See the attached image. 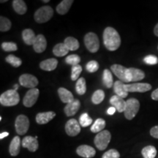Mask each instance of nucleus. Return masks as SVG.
I'll list each match as a JSON object with an SVG mask.
<instances>
[{
  "mask_svg": "<svg viewBox=\"0 0 158 158\" xmlns=\"http://www.w3.org/2000/svg\"><path fill=\"white\" fill-rule=\"evenodd\" d=\"M73 3V0H63L57 5L56 12L60 15L66 14L70 10Z\"/></svg>",
  "mask_w": 158,
  "mask_h": 158,
  "instance_id": "25",
  "label": "nucleus"
},
{
  "mask_svg": "<svg viewBox=\"0 0 158 158\" xmlns=\"http://www.w3.org/2000/svg\"><path fill=\"white\" fill-rule=\"evenodd\" d=\"M55 116H56V113L54 111L42 112L37 114L36 122L39 124H45L52 120Z\"/></svg>",
  "mask_w": 158,
  "mask_h": 158,
  "instance_id": "18",
  "label": "nucleus"
},
{
  "mask_svg": "<svg viewBox=\"0 0 158 158\" xmlns=\"http://www.w3.org/2000/svg\"><path fill=\"white\" fill-rule=\"evenodd\" d=\"M125 84L121 81H116L114 84V91L116 93V95L122 98H126L128 95V92L124 88Z\"/></svg>",
  "mask_w": 158,
  "mask_h": 158,
  "instance_id": "23",
  "label": "nucleus"
},
{
  "mask_svg": "<svg viewBox=\"0 0 158 158\" xmlns=\"http://www.w3.org/2000/svg\"><path fill=\"white\" fill-rule=\"evenodd\" d=\"M145 78V73L140 69L128 68V81L129 82H135Z\"/></svg>",
  "mask_w": 158,
  "mask_h": 158,
  "instance_id": "15",
  "label": "nucleus"
},
{
  "mask_svg": "<svg viewBox=\"0 0 158 158\" xmlns=\"http://www.w3.org/2000/svg\"><path fill=\"white\" fill-rule=\"evenodd\" d=\"M47 47V41L44 35H38L35 38V40L33 43V48L35 52L40 54L43 53Z\"/></svg>",
  "mask_w": 158,
  "mask_h": 158,
  "instance_id": "16",
  "label": "nucleus"
},
{
  "mask_svg": "<svg viewBox=\"0 0 158 158\" xmlns=\"http://www.w3.org/2000/svg\"><path fill=\"white\" fill-rule=\"evenodd\" d=\"M102 81L105 86L107 88H110L114 86L113 76L110 70L106 69L103 71V75H102Z\"/></svg>",
  "mask_w": 158,
  "mask_h": 158,
  "instance_id": "30",
  "label": "nucleus"
},
{
  "mask_svg": "<svg viewBox=\"0 0 158 158\" xmlns=\"http://www.w3.org/2000/svg\"><path fill=\"white\" fill-rule=\"evenodd\" d=\"M58 94L60 100H62L63 102H64V103L68 104L75 100L73 94L71 93L70 91L66 89L65 88H59L58 89Z\"/></svg>",
  "mask_w": 158,
  "mask_h": 158,
  "instance_id": "22",
  "label": "nucleus"
},
{
  "mask_svg": "<svg viewBox=\"0 0 158 158\" xmlns=\"http://www.w3.org/2000/svg\"><path fill=\"white\" fill-rule=\"evenodd\" d=\"M144 62L147 64L150 65H155L158 63V58L154 55H148L143 59Z\"/></svg>",
  "mask_w": 158,
  "mask_h": 158,
  "instance_id": "42",
  "label": "nucleus"
},
{
  "mask_svg": "<svg viewBox=\"0 0 158 158\" xmlns=\"http://www.w3.org/2000/svg\"><path fill=\"white\" fill-rule=\"evenodd\" d=\"M82 72V67L81 65H76L72 68V72H71V80L76 81L78 80L79 76Z\"/></svg>",
  "mask_w": 158,
  "mask_h": 158,
  "instance_id": "38",
  "label": "nucleus"
},
{
  "mask_svg": "<svg viewBox=\"0 0 158 158\" xmlns=\"http://www.w3.org/2000/svg\"><path fill=\"white\" fill-rule=\"evenodd\" d=\"M21 86L26 88L34 89L38 85V79L31 74H23L19 77Z\"/></svg>",
  "mask_w": 158,
  "mask_h": 158,
  "instance_id": "9",
  "label": "nucleus"
},
{
  "mask_svg": "<svg viewBox=\"0 0 158 158\" xmlns=\"http://www.w3.org/2000/svg\"><path fill=\"white\" fill-rule=\"evenodd\" d=\"M140 108V102L137 99L130 98L126 101V108L124 114L125 118L128 120H131L138 114Z\"/></svg>",
  "mask_w": 158,
  "mask_h": 158,
  "instance_id": "4",
  "label": "nucleus"
},
{
  "mask_svg": "<svg viewBox=\"0 0 158 158\" xmlns=\"http://www.w3.org/2000/svg\"><path fill=\"white\" fill-rule=\"evenodd\" d=\"M9 135V133H7V132H3V133H0V139H3V138H5V137H7V136Z\"/></svg>",
  "mask_w": 158,
  "mask_h": 158,
  "instance_id": "46",
  "label": "nucleus"
},
{
  "mask_svg": "<svg viewBox=\"0 0 158 158\" xmlns=\"http://www.w3.org/2000/svg\"><path fill=\"white\" fill-rule=\"evenodd\" d=\"M157 48H158V47H157Z\"/></svg>",
  "mask_w": 158,
  "mask_h": 158,
  "instance_id": "51",
  "label": "nucleus"
},
{
  "mask_svg": "<svg viewBox=\"0 0 158 158\" xmlns=\"http://www.w3.org/2000/svg\"><path fill=\"white\" fill-rule=\"evenodd\" d=\"M76 152L79 156L84 158H92L96 154L95 149L93 147L88 145L79 146L77 148Z\"/></svg>",
  "mask_w": 158,
  "mask_h": 158,
  "instance_id": "14",
  "label": "nucleus"
},
{
  "mask_svg": "<svg viewBox=\"0 0 158 158\" xmlns=\"http://www.w3.org/2000/svg\"><path fill=\"white\" fill-rule=\"evenodd\" d=\"M154 33L156 36L158 37V23L155 27V29H154Z\"/></svg>",
  "mask_w": 158,
  "mask_h": 158,
  "instance_id": "47",
  "label": "nucleus"
},
{
  "mask_svg": "<svg viewBox=\"0 0 158 158\" xmlns=\"http://www.w3.org/2000/svg\"><path fill=\"white\" fill-rule=\"evenodd\" d=\"M84 43L91 53H96L100 48L98 37L94 32H89L84 37Z\"/></svg>",
  "mask_w": 158,
  "mask_h": 158,
  "instance_id": "6",
  "label": "nucleus"
},
{
  "mask_svg": "<svg viewBox=\"0 0 158 158\" xmlns=\"http://www.w3.org/2000/svg\"><path fill=\"white\" fill-rule=\"evenodd\" d=\"M13 7L14 10L19 15H23L27 13V5L23 0H14L13 2Z\"/></svg>",
  "mask_w": 158,
  "mask_h": 158,
  "instance_id": "26",
  "label": "nucleus"
},
{
  "mask_svg": "<svg viewBox=\"0 0 158 158\" xmlns=\"http://www.w3.org/2000/svg\"><path fill=\"white\" fill-rule=\"evenodd\" d=\"M150 135L152 136L153 138L158 139V125L155 126V127L152 128L151 130H150Z\"/></svg>",
  "mask_w": 158,
  "mask_h": 158,
  "instance_id": "43",
  "label": "nucleus"
},
{
  "mask_svg": "<svg viewBox=\"0 0 158 158\" xmlns=\"http://www.w3.org/2000/svg\"><path fill=\"white\" fill-rule=\"evenodd\" d=\"M105 98V93L101 89H98L95 91L92 94V101L94 104L98 105L103 101Z\"/></svg>",
  "mask_w": 158,
  "mask_h": 158,
  "instance_id": "33",
  "label": "nucleus"
},
{
  "mask_svg": "<svg viewBox=\"0 0 158 158\" xmlns=\"http://www.w3.org/2000/svg\"><path fill=\"white\" fill-rule=\"evenodd\" d=\"M81 102L78 100H74L73 101L67 104L64 108V113L67 116H71L76 114L79 110Z\"/></svg>",
  "mask_w": 158,
  "mask_h": 158,
  "instance_id": "19",
  "label": "nucleus"
},
{
  "mask_svg": "<svg viewBox=\"0 0 158 158\" xmlns=\"http://www.w3.org/2000/svg\"><path fill=\"white\" fill-rule=\"evenodd\" d=\"M65 131L70 136H76L81 132V125L75 118H71L65 124Z\"/></svg>",
  "mask_w": 158,
  "mask_h": 158,
  "instance_id": "12",
  "label": "nucleus"
},
{
  "mask_svg": "<svg viewBox=\"0 0 158 158\" xmlns=\"http://www.w3.org/2000/svg\"><path fill=\"white\" fill-rule=\"evenodd\" d=\"M21 145L23 148H27L29 152H35L38 149L39 144L37 138L32 136H26L21 141Z\"/></svg>",
  "mask_w": 158,
  "mask_h": 158,
  "instance_id": "13",
  "label": "nucleus"
},
{
  "mask_svg": "<svg viewBox=\"0 0 158 158\" xmlns=\"http://www.w3.org/2000/svg\"><path fill=\"white\" fill-rule=\"evenodd\" d=\"M5 60L6 62L9 63V64H10L12 66L14 67V68H19V67H20L22 64V61H21V59L13 54L8 55V56L6 57Z\"/></svg>",
  "mask_w": 158,
  "mask_h": 158,
  "instance_id": "34",
  "label": "nucleus"
},
{
  "mask_svg": "<svg viewBox=\"0 0 158 158\" xmlns=\"http://www.w3.org/2000/svg\"><path fill=\"white\" fill-rule=\"evenodd\" d=\"M68 48H67L64 43H59V44L55 45L54 48H53V53H54V54L55 56L59 57L66 56L68 54Z\"/></svg>",
  "mask_w": 158,
  "mask_h": 158,
  "instance_id": "27",
  "label": "nucleus"
},
{
  "mask_svg": "<svg viewBox=\"0 0 158 158\" xmlns=\"http://www.w3.org/2000/svg\"><path fill=\"white\" fill-rule=\"evenodd\" d=\"M65 62H66L67 64L72 65V66L73 67L76 66V65L79 64V62H81V58L80 56H78V55L72 54L66 57Z\"/></svg>",
  "mask_w": 158,
  "mask_h": 158,
  "instance_id": "37",
  "label": "nucleus"
},
{
  "mask_svg": "<svg viewBox=\"0 0 158 158\" xmlns=\"http://www.w3.org/2000/svg\"><path fill=\"white\" fill-rule=\"evenodd\" d=\"M7 2V0H5V1H2H2H1V3H3V2Z\"/></svg>",
  "mask_w": 158,
  "mask_h": 158,
  "instance_id": "50",
  "label": "nucleus"
},
{
  "mask_svg": "<svg viewBox=\"0 0 158 158\" xmlns=\"http://www.w3.org/2000/svg\"><path fill=\"white\" fill-rule=\"evenodd\" d=\"M124 88L127 92H147L152 89V86L147 83H135L125 84Z\"/></svg>",
  "mask_w": 158,
  "mask_h": 158,
  "instance_id": "11",
  "label": "nucleus"
},
{
  "mask_svg": "<svg viewBox=\"0 0 158 158\" xmlns=\"http://www.w3.org/2000/svg\"><path fill=\"white\" fill-rule=\"evenodd\" d=\"M110 103L113 106L119 113L124 112L126 108V101H124V99L120 98L117 95L112 96L110 99Z\"/></svg>",
  "mask_w": 158,
  "mask_h": 158,
  "instance_id": "17",
  "label": "nucleus"
},
{
  "mask_svg": "<svg viewBox=\"0 0 158 158\" xmlns=\"http://www.w3.org/2000/svg\"><path fill=\"white\" fill-rule=\"evenodd\" d=\"M76 92L80 95H83L85 94L86 91V81L84 78H80L77 81L76 84Z\"/></svg>",
  "mask_w": 158,
  "mask_h": 158,
  "instance_id": "32",
  "label": "nucleus"
},
{
  "mask_svg": "<svg viewBox=\"0 0 158 158\" xmlns=\"http://www.w3.org/2000/svg\"><path fill=\"white\" fill-rule=\"evenodd\" d=\"M106 121H105L103 118H99L94 122L93 125L91 127V131L94 133H99L103 130L105 127H106Z\"/></svg>",
  "mask_w": 158,
  "mask_h": 158,
  "instance_id": "29",
  "label": "nucleus"
},
{
  "mask_svg": "<svg viewBox=\"0 0 158 158\" xmlns=\"http://www.w3.org/2000/svg\"><path fill=\"white\" fill-rule=\"evenodd\" d=\"M19 84H15L14 86H13V88H14V89H13L15 90V91H17L18 89H19Z\"/></svg>",
  "mask_w": 158,
  "mask_h": 158,
  "instance_id": "48",
  "label": "nucleus"
},
{
  "mask_svg": "<svg viewBox=\"0 0 158 158\" xmlns=\"http://www.w3.org/2000/svg\"><path fill=\"white\" fill-rule=\"evenodd\" d=\"M151 97L152 98V100H158V89H155V91H153L152 93L151 94Z\"/></svg>",
  "mask_w": 158,
  "mask_h": 158,
  "instance_id": "44",
  "label": "nucleus"
},
{
  "mask_svg": "<svg viewBox=\"0 0 158 158\" xmlns=\"http://www.w3.org/2000/svg\"><path fill=\"white\" fill-rule=\"evenodd\" d=\"M86 69L89 73H95L99 69V64L98 62H96V61L94 60L90 61V62H89L87 64H86Z\"/></svg>",
  "mask_w": 158,
  "mask_h": 158,
  "instance_id": "40",
  "label": "nucleus"
},
{
  "mask_svg": "<svg viewBox=\"0 0 158 158\" xmlns=\"http://www.w3.org/2000/svg\"><path fill=\"white\" fill-rule=\"evenodd\" d=\"M103 42L108 51H114L117 50L121 45V37L115 29L107 27L103 32Z\"/></svg>",
  "mask_w": 158,
  "mask_h": 158,
  "instance_id": "1",
  "label": "nucleus"
},
{
  "mask_svg": "<svg viewBox=\"0 0 158 158\" xmlns=\"http://www.w3.org/2000/svg\"><path fill=\"white\" fill-rule=\"evenodd\" d=\"M40 91L38 89L34 88L30 89L25 94L23 99V104L25 107L30 108L32 107L36 103L37 99H38Z\"/></svg>",
  "mask_w": 158,
  "mask_h": 158,
  "instance_id": "8",
  "label": "nucleus"
},
{
  "mask_svg": "<svg viewBox=\"0 0 158 158\" xmlns=\"http://www.w3.org/2000/svg\"><path fill=\"white\" fill-rule=\"evenodd\" d=\"M57 65H58L57 59L51 58L41 62L40 64V68L45 71H52L56 68Z\"/></svg>",
  "mask_w": 158,
  "mask_h": 158,
  "instance_id": "21",
  "label": "nucleus"
},
{
  "mask_svg": "<svg viewBox=\"0 0 158 158\" xmlns=\"http://www.w3.org/2000/svg\"><path fill=\"white\" fill-rule=\"evenodd\" d=\"M112 72L114 75L117 77L119 81H121L123 83H129L128 81V68H124V66L120 64H113L110 67Z\"/></svg>",
  "mask_w": 158,
  "mask_h": 158,
  "instance_id": "10",
  "label": "nucleus"
},
{
  "mask_svg": "<svg viewBox=\"0 0 158 158\" xmlns=\"http://www.w3.org/2000/svg\"><path fill=\"white\" fill-rule=\"evenodd\" d=\"M2 48L5 51H15L18 50L17 45L13 42H4L2 43Z\"/></svg>",
  "mask_w": 158,
  "mask_h": 158,
  "instance_id": "39",
  "label": "nucleus"
},
{
  "mask_svg": "<svg viewBox=\"0 0 158 158\" xmlns=\"http://www.w3.org/2000/svg\"><path fill=\"white\" fill-rule=\"evenodd\" d=\"M43 2H45V3H47V2H49V0H43Z\"/></svg>",
  "mask_w": 158,
  "mask_h": 158,
  "instance_id": "49",
  "label": "nucleus"
},
{
  "mask_svg": "<svg viewBox=\"0 0 158 158\" xmlns=\"http://www.w3.org/2000/svg\"><path fill=\"white\" fill-rule=\"evenodd\" d=\"M19 94L14 89L6 91L0 96V103L4 106H15L19 104Z\"/></svg>",
  "mask_w": 158,
  "mask_h": 158,
  "instance_id": "2",
  "label": "nucleus"
},
{
  "mask_svg": "<svg viewBox=\"0 0 158 158\" xmlns=\"http://www.w3.org/2000/svg\"><path fill=\"white\" fill-rule=\"evenodd\" d=\"M36 35H35V32L30 29H26L22 31V38L23 42L25 44L28 45H33L35 38H36Z\"/></svg>",
  "mask_w": 158,
  "mask_h": 158,
  "instance_id": "24",
  "label": "nucleus"
},
{
  "mask_svg": "<svg viewBox=\"0 0 158 158\" xmlns=\"http://www.w3.org/2000/svg\"><path fill=\"white\" fill-rule=\"evenodd\" d=\"M141 153L144 158H155L157 155V149L153 146H147L142 149Z\"/></svg>",
  "mask_w": 158,
  "mask_h": 158,
  "instance_id": "31",
  "label": "nucleus"
},
{
  "mask_svg": "<svg viewBox=\"0 0 158 158\" xmlns=\"http://www.w3.org/2000/svg\"><path fill=\"white\" fill-rule=\"evenodd\" d=\"M111 135L108 130H102V132L97 134L94 138V145L99 150L106 149L107 148L108 143H110Z\"/></svg>",
  "mask_w": 158,
  "mask_h": 158,
  "instance_id": "5",
  "label": "nucleus"
},
{
  "mask_svg": "<svg viewBox=\"0 0 158 158\" xmlns=\"http://www.w3.org/2000/svg\"><path fill=\"white\" fill-rule=\"evenodd\" d=\"M120 154L116 149H111L103 154L102 158H119Z\"/></svg>",
  "mask_w": 158,
  "mask_h": 158,
  "instance_id": "41",
  "label": "nucleus"
},
{
  "mask_svg": "<svg viewBox=\"0 0 158 158\" xmlns=\"http://www.w3.org/2000/svg\"><path fill=\"white\" fill-rule=\"evenodd\" d=\"M15 127L19 135H24L28 131L29 127V118L25 115L18 116L15 122Z\"/></svg>",
  "mask_w": 158,
  "mask_h": 158,
  "instance_id": "7",
  "label": "nucleus"
},
{
  "mask_svg": "<svg viewBox=\"0 0 158 158\" xmlns=\"http://www.w3.org/2000/svg\"><path fill=\"white\" fill-rule=\"evenodd\" d=\"M54 15V10L50 6H43L35 12L34 18L36 22L39 23L48 21Z\"/></svg>",
  "mask_w": 158,
  "mask_h": 158,
  "instance_id": "3",
  "label": "nucleus"
},
{
  "mask_svg": "<svg viewBox=\"0 0 158 158\" xmlns=\"http://www.w3.org/2000/svg\"><path fill=\"white\" fill-rule=\"evenodd\" d=\"M116 108L112 106V107H110L108 108L107 110V113L108 114H109V115H113V114H114V113L116 112Z\"/></svg>",
  "mask_w": 158,
  "mask_h": 158,
  "instance_id": "45",
  "label": "nucleus"
},
{
  "mask_svg": "<svg viewBox=\"0 0 158 158\" xmlns=\"http://www.w3.org/2000/svg\"><path fill=\"white\" fill-rule=\"evenodd\" d=\"M20 147H21V139L19 136H15L13 138L10 144L9 152L11 156L15 157L20 152Z\"/></svg>",
  "mask_w": 158,
  "mask_h": 158,
  "instance_id": "20",
  "label": "nucleus"
},
{
  "mask_svg": "<svg viewBox=\"0 0 158 158\" xmlns=\"http://www.w3.org/2000/svg\"><path fill=\"white\" fill-rule=\"evenodd\" d=\"M92 123V118L89 117L87 113L82 114L79 118V124L83 127H86Z\"/></svg>",
  "mask_w": 158,
  "mask_h": 158,
  "instance_id": "36",
  "label": "nucleus"
},
{
  "mask_svg": "<svg viewBox=\"0 0 158 158\" xmlns=\"http://www.w3.org/2000/svg\"><path fill=\"white\" fill-rule=\"evenodd\" d=\"M64 45H66L67 48L69 51H76L79 48V43L75 37H68L64 40Z\"/></svg>",
  "mask_w": 158,
  "mask_h": 158,
  "instance_id": "28",
  "label": "nucleus"
},
{
  "mask_svg": "<svg viewBox=\"0 0 158 158\" xmlns=\"http://www.w3.org/2000/svg\"><path fill=\"white\" fill-rule=\"evenodd\" d=\"M11 21L7 18L1 16L0 17V31L2 32L9 31L11 28Z\"/></svg>",
  "mask_w": 158,
  "mask_h": 158,
  "instance_id": "35",
  "label": "nucleus"
}]
</instances>
